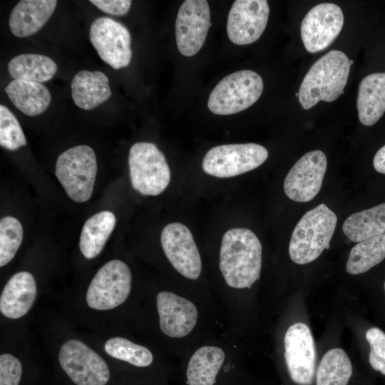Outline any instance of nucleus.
Returning a JSON list of instances; mask_svg holds the SVG:
<instances>
[{
  "label": "nucleus",
  "mask_w": 385,
  "mask_h": 385,
  "mask_svg": "<svg viewBox=\"0 0 385 385\" xmlns=\"http://www.w3.org/2000/svg\"><path fill=\"white\" fill-rule=\"evenodd\" d=\"M4 91L12 103L29 116L43 113L51 100L49 91L41 83L14 79Z\"/></svg>",
  "instance_id": "5701e85b"
},
{
  "label": "nucleus",
  "mask_w": 385,
  "mask_h": 385,
  "mask_svg": "<svg viewBox=\"0 0 385 385\" xmlns=\"http://www.w3.org/2000/svg\"><path fill=\"white\" fill-rule=\"evenodd\" d=\"M262 250L259 238L249 229L235 227L224 233L219 254V269L230 288L251 289L260 279Z\"/></svg>",
  "instance_id": "f257e3e1"
},
{
  "label": "nucleus",
  "mask_w": 385,
  "mask_h": 385,
  "mask_svg": "<svg viewBox=\"0 0 385 385\" xmlns=\"http://www.w3.org/2000/svg\"><path fill=\"white\" fill-rule=\"evenodd\" d=\"M26 145V137L19 120L8 108L0 105V145L14 151Z\"/></svg>",
  "instance_id": "7c9ffc66"
},
{
  "label": "nucleus",
  "mask_w": 385,
  "mask_h": 385,
  "mask_svg": "<svg viewBox=\"0 0 385 385\" xmlns=\"http://www.w3.org/2000/svg\"><path fill=\"white\" fill-rule=\"evenodd\" d=\"M183 385H240L237 366L220 346L205 344L186 360L180 375Z\"/></svg>",
  "instance_id": "423d86ee"
},
{
  "label": "nucleus",
  "mask_w": 385,
  "mask_h": 385,
  "mask_svg": "<svg viewBox=\"0 0 385 385\" xmlns=\"http://www.w3.org/2000/svg\"><path fill=\"white\" fill-rule=\"evenodd\" d=\"M89 36L100 58L113 68L130 64L131 36L123 24L109 17L97 18L91 25Z\"/></svg>",
  "instance_id": "9b49d317"
},
{
  "label": "nucleus",
  "mask_w": 385,
  "mask_h": 385,
  "mask_svg": "<svg viewBox=\"0 0 385 385\" xmlns=\"http://www.w3.org/2000/svg\"><path fill=\"white\" fill-rule=\"evenodd\" d=\"M384 291H385V282H384Z\"/></svg>",
  "instance_id": "c9c22d12"
},
{
  "label": "nucleus",
  "mask_w": 385,
  "mask_h": 385,
  "mask_svg": "<svg viewBox=\"0 0 385 385\" xmlns=\"http://www.w3.org/2000/svg\"><path fill=\"white\" fill-rule=\"evenodd\" d=\"M7 68L14 79L41 83L51 80L58 68L53 59L45 55L36 53L16 56L10 60Z\"/></svg>",
  "instance_id": "a878e982"
},
{
  "label": "nucleus",
  "mask_w": 385,
  "mask_h": 385,
  "mask_svg": "<svg viewBox=\"0 0 385 385\" xmlns=\"http://www.w3.org/2000/svg\"><path fill=\"white\" fill-rule=\"evenodd\" d=\"M351 361L340 348L327 351L319 363L316 385H347L352 375Z\"/></svg>",
  "instance_id": "cd10ccee"
},
{
  "label": "nucleus",
  "mask_w": 385,
  "mask_h": 385,
  "mask_svg": "<svg viewBox=\"0 0 385 385\" xmlns=\"http://www.w3.org/2000/svg\"><path fill=\"white\" fill-rule=\"evenodd\" d=\"M56 0H21L12 9L9 29L16 37H27L39 31L53 13Z\"/></svg>",
  "instance_id": "aec40b11"
},
{
  "label": "nucleus",
  "mask_w": 385,
  "mask_h": 385,
  "mask_svg": "<svg viewBox=\"0 0 385 385\" xmlns=\"http://www.w3.org/2000/svg\"><path fill=\"white\" fill-rule=\"evenodd\" d=\"M116 224L115 215L108 210L98 212L84 223L79 239V249L87 260H93L103 251Z\"/></svg>",
  "instance_id": "b1692460"
},
{
  "label": "nucleus",
  "mask_w": 385,
  "mask_h": 385,
  "mask_svg": "<svg viewBox=\"0 0 385 385\" xmlns=\"http://www.w3.org/2000/svg\"><path fill=\"white\" fill-rule=\"evenodd\" d=\"M128 167L132 187L143 195H158L170 183V170L167 160L152 143L138 142L131 146Z\"/></svg>",
  "instance_id": "6e6552de"
},
{
  "label": "nucleus",
  "mask_w": 385,
  "mask_h": 385,
  "mask_svg": "<svg viewBox=\"0 0 385 385\" xmlns=\"http://www.w3.org/2000/svg\"><path fill=\"white\" fill-rule=\"evenodd\" d=\"M22 364L10 353L0 355V385H19L22 376Z\"/></svg>",
  "instance_id": "473e14b6"
},
{
  "label": "nucleus",
  "mask_w": 385,
  "mask_h": 385,
  "mask_svg": "<svg viewBox=\"0 0 385 385\" xmlns=\"http://www.w3.org/2000/svg\"><path fill=\"white\" fill-rule=\"evenodd\" d=\"M90 2L105 13L122 16L128 12L132 1L130 0H91Z\"/></svg>",
  "instance_id": "72a5a7b5"
},
{
  "label": "nucleus",
  "mask_w": 385,
  "mask_h": 385,
  "mask_svg": "<svg viewBox=\"0 0 385 385\" xmlns=\"http://www.w3.org/2000/svg\"><path fill=\"white\" fill-rule=\"evenodd\" d=\"M342 229L346 237L354 242L385 233V202L351 215Z\"/></svg>",
  "instance_id": "393cba45"
},
{
  "label": "nucleus",
  "mask_w": 385,
  "mask_h": 385,
  "mask_svg": "<svg viewBox=\"0 0 385 385\" xmlns=\"http://www.w3.org/2000/svg\"><path fill=\"white\" fill-rule=\"evenodd\" d=\"M365 337L370 346L371 366L385 376V333L377 327H371L366 331Z\"/></svg>",
  "instance_id": "2f4dec72"
},
{
  "label": "nucleus",
  "mask_w": 385,
  "mask_h": 385,
  "mask_svg": "<svg viewBox=\"0 0 385 385\" xmlns=\"http://www.w3.org/2000/svg\"><path fill=\"white\" fill-rule=\"evenodd\" d=\"M344 24L341 8L322 3L312 8L301 23V37L305 49L317 53L327 48L338 36Z\"/></svg>",
  "instance_id": "f3484780"
},
{
  "label": "nucleus",
  "mask_w": 385,
  "mask_h": 385,
  "mask_svg": "<svg viewBox=\"0 0 385 385\" xmlns=\"http://www.w3.org/2000/svg\"><path fill=\"white\" fill-rule=\"evenodd\" d=\"M37 297V284L29 272L21 271L12 275L0 295V312L4 317L18 319L31 309Z\"/></svg>",
  "instance_id": "6ab92c4d"
},
{
  "label": "nucleus",
  "mask_w": 385,
  "mask_h": 385,
  "mask_svg": "<svg viewBox=\"0 0 385 385\" xmlns=\"http://www.w3.org/2000/svg\"><path fill=\"white\" fill-rule=\"evenodd\" d=\"M155 308L160 332L173 339L190 335L197 326L199 311L193 302L168 290L155 296Z\"/></svg>",
  "instance_id": "4468645a"
},
{
  "label": "nucleus",
  "mask_w": 385,
  "mask_h": 385,
  "mask_svg": "<svg viewBox=\"0 0 385 385\" xmlns=\"http://www.w3.org/2000/svg\"><path fill=\"white\" fill-rule=\"evenodd\" d=\"M210 26L207 1H184L179 8L175 26L180 53L188 57L195 55L202 47Z\"/></svg>",
  "instance_id": "2eb2a0df"
},
{
  "label": "nucleus",
  "mask_w": 385,
  "mask_h": 385,
  "mask_svg": "<svg viewBox=\"0 0 385 385\" xmlns=\"http://www.w3.org/2000/svg\"><path fill=\"white\" fill-rule=\"evenodd\" d=\"M270 14L265 0H236L228 14L227 33L237 45H247L257 41L265 31Z\"/></svg>",
  "instance_id": "a211bd4d"
},
{
  "label": "nucleus",
  "mask_w": 385,
  "mask_h": 385,
  "mask_svg": "<svg viewBox=\"0 0 385 385\" xmlns=\"http://www.w3.org/2000/svg\"><path fill=\"white\" fill-rule=\"evenodd\" d=\"M107 355L135 368L147 369L154 363V355L146 346L123 337H113L103 344Z\"/></svg>",
  "instance_id": "c85d7f7f"
},
{
  "label": "nucleus",
  "mask_w": 385,
  "mask_h": 385,
  "mask_svg": "<svg viewBox=\"0 0 385 385\" xmlns=\"http://www.w3.org/2000/svg\"><path fill=\"white\" fill-rule=\"evenodd\" d=\"M163 251L173 267L183 277L197 279L202 272V259L189 228L180 222L165 226L160 235Z\"/></svg>",
  "instance_id": "f8f14e48"
},
{
  "label": "nucleus",
  "mask_w": 385,
  "mask_h": 385,
  "mask_svg": "<svg viewBox=\"0 0 385 385\" xmlns=\"http://www.w3.org/2000/svg\"><path fill=\"white\" fill-rule=\"evenodd\" d=\"M267 158V150L259 144L221 145L207 152L202 160V168L207 175L227 178L258 168Z\"/></svg>",
  "instance_id": "9d476101"
},
{
  "label": "nucleus",
  "mask_w": 385,
  "mask_h": 385,
  "mask_svg": "<svg viewBox=\"0 0 385 385\" xmlns=\"http://www.w3.org/2000/svg\"><path fill=\"white\" fill-rule=\"evenodd\" d=\"M327 160L319 150L305 153L292 167L284 181L286 195L293 201L312 200L319 192L327 170Z\"/></svg>",
  "instance_id": "dca6fc26"
},
{
  "label": "nucleus",
  "mask_w": 385,
  "mask_h": 385,
  "mask_svg": "<svg viewBox=\"0 0 385 385\" xmlns=\"http://www.w3.org/2000/svg\"><path fill=\"white\" fill-rule=\"evenodd\" d=\"M284 360L291 379L299 385H311L314 376L316 349L309 327L291 325L284 338Z\"/></svg>",
  "instance_id": "ddd939ff"
},
{
  "label": "nucleus",
  "mask_w": 385,
  "mask_h": 385,
  "mask_svg": "<svg viewBox=\"0 0 385 385\" xmlns=\"http://www.w3.org/2000/svg\"><path fill=\"white\" fill-rule=\"evenodd\" d=\"M353 61L339 50L319 58L304 77L298 93L302 107L308 110L319 101L332 102L344 93Z\"/></svg>",
  "instance_id": "f03ea898"
},
{
  "label": "nucleus",
  "mask_w": 385,
  "mask_h": 385,
  "mask_svg": "<svg viewBox=\"0 0 385 385\" xmlns=\"http://www.w3.org/2000/svg\"><path fill=\"white\" fill-rule=\"evenodd\" d=\"M337 222L336 214L324 203L307 212L296 225L289 245L290 259L305 265L317 259L329 244Z\"/></svg>",
  "instance_id": "7ed1b4c3"
},
{
  "label": "nucleus",
  "mask_w": 385,
  "mask_h": 385,
  "mask_svg": "<svg viewBox=\"0 0 385 385\" xmlns=\"http://www.w3.org/2000/svg\"><path fill=\"white\" fill-rule=\"evenodd\" d=\"M71 88L75 104L86 111L106 101L112 94L107 76L99 71L77 72L72 79Z\"/></svg>",
  "instance_id": "412c9836"
},
{
  "label": "nucleus",
  "mask_w": 385,
  "mask_h": 385,
  "mask_svg": "<svg viewBox=\"0 0 385 385\" xmlns=\"http://www.w3.org/2000/svg\"><path fill=\"white\" fill-rule=\"evenodd\" d=\"M356 107L360 122L374 125L385 112V72L374 73L360 82Z\"/></svg>",
  "instance_id": "4be33fe9"
},
{
  "label": "nucleus",
  "mask_w": 385,
  "mask_h": 385,
  "mask_svg": "<svg viewBox=\"0 0 385 385\" xmlns=\"http://www.w3.org/2000/svg\"><path fill=\"white\" fill-rule=\"evenodd\" d=\"M373 164L378 173L385 174V145L375 154Z\"/></svg>",
  "instance_id": "f704fd0d"
},
{
  "label": "nucleus",
  "mask_w": 385,
  "mask_h": 385,
  "mask_svg": "<svg viewBox=\"0 0 385 385\" xmlns=\"http://www.w3.org/2000/svg\"><path fill=\"white\" fill-rule=\"evenodd\" d=\"M58 361L76 385H106L111 376L105 359L84 342L70 338L60 346Z\"/></svg>",
  "instance_id": "1a4fd4ad"
},
{
  "label": "nucleus",
  "mask_w": 385,
  "mask_h": 385,
  "mask_svg": "<svg viewBox=\"0 0 385 385\" xmlns=\"http://www.w3.org/2000/svg\"><path fill=\"white\" fill-rule=\"evenodd\" d=\"M385 258V233L356 244L350 251L346 272L351 274H362Z\"/></svg>",
  "instance_id": "bb28decb"
},
{
  "label": "nucleus",
  "mask_w": 385,
  "mask_h": 385,
  "mask_svg": "<svg viewBox=\"0 0 385 385\" xmlns=\"http://www.w3.org/2000/svg\"><path fill=\"white\" fill-rule=\"evenodd\" d=\"M263 81L256 72L241 70L224 77L211 91L209 110L217 115H232L253 105L263 91Z\"/></svg>",
  "instance_id": "0eeeda50"
},
{
  "label": "nucleus",
  "mask_w": 385,
  "mask_h": 385,
  "mask_svg": "<svg viewBox=\"0 0 385 385\" xmlns=\"http://www.w3.org/2000/svg\"><path fill=\"white\" fill-rule=\"evenodd\" d=\"M24 237L23 227L16 217L4 216L0 220V267L9 264L19 250Z\"/></svg>",
  "instance_id": "c756f323"
},
{
  "label": "nucleus",
  "mask_w": 385,
  "mask_h": 385,
  "mask_svg": "<svg viewBox=\"0 0 385 385\" xmlns=\"http://www.w3.org/2000/svg\"><path fill=\"white\" fill-rule=\"evenodd\" d=\"M133 283L129 266L118 259L109 260L96 273L85 294L88 307L97 312L115 309L128 299Z\"/></svg>",
  "instance_id": "39448f33"
},
{
  "label": "nucleus",
  "mask_w": 385,
  "mask_h": 385,
  "mask_svg": "<svg viewBox=\"0 0 385 385\" xmlns=\"http://www.w3.org/2000/svg\"><path fill=\"white\" fill-rule=\"evenodd\" d=\"M96 174V154L87 145L73 146L57 158L55 175L67 195L76 202H85L91 198Z\"/></svg>",
  "instance_id": "20e7f679"
}]
</instances>
